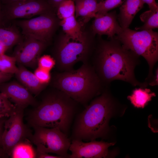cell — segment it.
Instances as JSON below:
<instances>
[{
  "label": "cell",
  "mask_w": 158,
  "mask_h": 158,
  "mask_svg": "<svg viewBox=\"0 0 158 158\" xmlns=\"http://www.w3.org/2000/svg\"><path fill=\"white\" fill-rule=\"evenodd\" d=\"M95 44L86 33L81 39H74L64 33L57 38L53 47L55 67L59 72H63L73 69L78 62L90 61Z\"/></svg>",
  "instance_id": "cell-5"
},
{
  "label": "cell",
  "mask_w": 158,
  "mask_h": 158,
  "mask_svg": "<svg viewBox=\"0 0 158 158\" xmlns=\"http://www.w3.org/2000/svg\"><path fill=\"white\" fill-rule=\"evenodd\" d=\"M30 140L36 146V150L53 153L62 158H69L68 150L71 143L68 136L57 128H48L34 126Z\"/></svg>",
  "instance_id": "cell-7"
},
{
  "label": "cell",
  "mask_w": 158,
  "mask_h": 158,
  "mask_svg": "<svg viewBox=\"0 0 158 158\" xmlns=\"http://www.w3.org/2000/svg\"><path fill=\"white\" fill-rule=\"evenodd\" d=\"M0 92L16 107L25 109L29 105L36 106L38 101L32 94L19 82L13 81L0 86Z\"/></svg>",
  "instance_id": "cell-13"
},
{
  "label": "cell",
  "mask_w": 158,
  "mask_h": 158,
  "mask_svg": "<svg viewBox=\"0 0 158 158\" xmlns=\"http://www.w3.org/2000/svg\"><path fill=\"white\" fill-rule=\"evenodd\" d=\"M56 10V15L60 20L75 16L74 2L73 0H65L60 4Z\"/></svg>",
  "instance_id": "cell-23"
},
{
  "label": "cell",
  "mask_w": 158,
  "mask_h": 158,
  "mask_svg": "<svg viewBox=\"0 0 158 158\" xmlns=\"http://www.w3.org/2000/svg\"><path fill=\"white\" fill-rule=\"evenodd\" d=\"M15 58L5 54L0 55V69L3 73L11 75L15 74L18 70L16 65Z\"/></svg>",
  "instance_id": "cell-24"
},
{
  "label": "cell",
  "mask_w": 158,
  "mask_h": 158,
  "mask_svg": "<svg viewBox=\"0 0 158 158\" xmlns=\"http://www.w3.org/2000/svg\"><path fill=\"white\" fill-rule=\"evenodd\" d=\"M14 23L7 27H0V41L7 50L16 45L23 39L24 36Z\"/></svg>",
  "instance_id": "cell-17"
},
{
  "label": "cell",
  "mask_w": 158,
  "mask_h": 158,
  "mask_svg": "<svg viewBox=\"0 0 158 158\" xmlns=\"http://www.w3.org/2000/svg\"><path fill=\"white\" fill-rule=\"evenodd\" d=\"M12 76L13 75L5 73L0 69V86L9 80Z\"/></svg>",
  "instance_id": "cell-30"
},
{
  "label": "cell",
  "mask_w": 158,
  "mask_h": 158,
  "mask_svg": "<svg viewBox=\"0 0 158 158\" xmlns=\"http://www.w3.org/2000/svg\"><path fill=\"white\" fill-rule=\"evenodd\" d=\"M59 25L64 33L73 39H81L86 33L83 30L81 24L77 20L75 16L60 20Z\"/></svg>",
  "instance_id": "cell-19"
},
{
  "label": "cell",
  "mask_w": 158,
  "mask_h": 158,
  "mask_svg": "<svg viewBox=\"0 0 158 158\" xmlns=\"http://www.w3.org/2000/svg\"><path fill=\"white\" fill-rule=\"evenodd\" d=\"M4 25V20L2 12V8L0 0V27H3Z\"/></svg>",
  "instance_id": "cell-36"
},
{
  "label": "cell",
  "mask_w": 158,
  "mask_h": 158,
  "mask_svg": "<svg viewBox=\"0 0 158 158\" xmlns=\"http://www.w3.org/2000/svg\"><path fill=\"white\" fill-rule=\"evenodd\" d=\"M144 4L141 0H125L121 6L118 16L120 25L122 29L128 28Z\"/></svg>",
  "instance_id": "cell-16"
},
{
  "label": "cell",
  "mask_w": 158,
  "mask_h": 158,
  "mask_svg": "<svg viewBox=\"0 0 158 158\" xmlns=\"http://www.w3.org/2000/svg\"><path fill=\"white\" fill-rule=\"evenodd\" d=\"M125 0H101L98 2L96 15H104L109 11L121 6Z\"/></svg>",
  "instance_id": "cell-26"
},
{
  "label": "cell",
  "mask_w": 158,
  "mask_h": 158,
  "mask_svg": "<svg viewBox=\"0 0 158 158\" xmlns=\"http://www.w3.org/2000/svg\"><path fill=\"white\" fill-rule=\"evenodd\" d=\"M141 20L144 23L142 26L135 28L137 30H152L158 27V9L146 11L140 16Z\"/></svg>",
  "instance_id": "cell-22"
},
{
  "label": "cell",
  "mask_w": 158,
  "mask_h": 158,
  "mask_svg": "<svg viewBox=\"0 0 158 158\" xmlns=\"http://www.w3.org/2000/svg\"><path fill=\"white\" fill-rule=\"evenodd\" d=\"M1 1L2 3L5 4H8L12 2L20 1H22L26 0H0Z\"/></svg>",
  "instance_id": "cell-37"
},
{
  "label": "cell",
  "mask_w": 158,
  "mask_h": 158,
  "mask_svg": "<svg viewBox=\"0 0 158 158\" xmlns=\"http://www.w3.org/2000/svg\"><path fill=\"white\" fill-rule=\"evenodd\" d=\"M60 20L52 11L31 19L15 20L25 36L30 37L49 43L59 25Z\"/></svg>",
  "instance_id": "cell-8"
},
{
  "label": "cell",
  "mask_w": 158,
  "mask_h": 158,
  "mask_svg": "<svg viewBox=\"0 0 158 158\" xmlns=\"http://www.w3.org/2000/svg\"><path fill=\"white\" fill-rule=\"evenodd\" d=\"M94 18L91 27L93 34L105 35L111 39L122 30L117 20L115 11L108 12L104 15H96Z\"/></svg>",
  "instance_id": "cell-14"
},
{
  "label": "cell",
  "mask_w": 158,
  "mask_h": 158,
  "mask_svg": "<svg viewBox=\"0 0 158 158\" xmlns=\"http://www.w3.org/2000/svg\"><path fill=\"white\" fill-rule=\"evenodd\" d=\"M24 109L17 107L15 112L5 121L1 144L8 157H10L16 145L27 139L30 140L33 134L31 130L24 123Z\"/></svg>",
  "instance_id": "cell-9"
},
{
  "label": "cell",
  "mask_w": 158,
  "mask_h": 158,
  "mask_svg": "<svg viewBox=\"0 0 158 158\" xmlns=\"http://www.w3.org/2000/svg\"><path fill=\"white\" fill-rule=\"evenodd\" d=\"M24 36L23 40L16 45L12 56L18 64L35 68L37 66L39 59L48 43L31 37Z\"/></svg>",
  "instance_id": "cell-11"
},
{
  "label": "cell",
  "mask_w": 158,
  "mask_h": 158,
  "mask_svg": "<svg viewBox=\"0 0 158 158\" xmlns=\"http://www.w3.org/2000/svg\"><path fill=\"white\" fill-rule=\"evenodd\" d=\"M18 64V70L15 74L18 80L32 94L36 96L39 95L47 85L41 83L34 73L28 70L25 66Z\"/></svg>",
  "instance_id": "cell-15"
},
{
  "label": "cell",
  "mask_w": 158,
  "mask_h": 158,
  "mask_svg": "<svg viewBox=\"0 0 158 158\" xmlns=\"http://www.w3.org/2000/svg\"><path fill=\"white\" fill-rule=\"evenodd\" d=\"M155 75L151 81L148 83V85L154 86L158 85V69H156L155 71Z\"/></svg>",
  "instance_id": "cell-33"
},
{
  "label": "cell",
  "mask_w": 158,
  "mask_h": 158,
  "mask_svg": "<svg viewBox=\"0 0 158 158\" xmlns=\"http://www.w3.org/2000/svg\"><path fill=\"white\" fill-rule=\"evenodd\" d=\"M115 144L95 140L84 142L82 140H72L69 148L71 152L69 158H106L108 155L109 147Z\"/></svg>",
  "instance_id": "cell-12"
},
{
  "label": "cell",
  "mask_w": 158,
  "mask_h": 158,
  "mask_svg": "<svg viewBox=\"0 0 158 158\" xmlns=\"http://www.w3.org/2000/svg\"><path fill=\"white\" fill-rule=\"evenodd\" d=\"M54 10L47 0H29L5 4L2 12L3 20L11 21L30 18Z\"/></svg>",
  "instance_id": "cell-10"
},
{
  "label": "cell",
  "mask_w": 158,
  "mask_h": 158,
  "mask_svg": "<svg viewBox=\"0 0 158 158\" xmlns=\"http://www.w3.org/2000/svg\"><path fill=\"white\" fill-rule=\"evenodd\" d=\"M36 158H62L59 156L50 155L48 153L43 152L37 151L36 150Z\"/></svg>",
  "instance_id": "cell-29"
},
{
  "label": "cell",
  "mask_w": 158,
  "mask_h": 158,
  "mask_svg": "<svg viewBox=\"0 0 158 158\" xmlns=\"http://www.w3.org/2000/svg\"><path fill=\"white\" fill-rule=\"evenodd\" d=\"M156 96L155 93L150 89L140 87L134 90L127 98L135 107L143 108Z\"/></svg>",
  "instance_id": "cell-20"
},
{
  "label": "cell",
  "mask_w": 158,
  "mask_h": 158,
  "mask_svg": "<svg viewBox=\"0 0 158 158\" xmlns=\"http://www.w3.org/2000/svg\"><path fill=\"white\" fill-rule=\"evenodd\" d=\"M30 140L21 142L13 149L10 157L13 158H36V149L35 150Z\"/></svg>",
  "instance_id": "cell-21"
},
{
  "label": "cell",
  "mask_w": 158,
  "mask_h": 158,
  "mask_svg": "<svg viewBox=\"0 0 158 158\" xmlns=\"http://www.w3.org/2000/svg\"><path fill=\"white\" fill-rule=\"evenodd\" d=\"M144 3L147 4L149 6L150 9L156 10L158 9V4L155 0H141Z\"/></svg>",
  "instance_id": "cell-31"
},
{
  "label": "cell",
  "mask_w": 158,
  "mask_h": 158,
  "mask_svg": "<svg viewBox=\"0 0 158 158\" xmlns=\"http://www.w3.org/2000/svg\"><path fill=\"white\" fill-rule=\"evenodd\" d=\"M0 158H8L2 148H0Z\"/></svg>",
  "instance_id": "cell-38"
},
{
  "label": "cell",
  "mask_w": 158,
  "mask_h": 158,
  "mask_svg": "<svg viewBox=\"0 0 158 158\" xmlns=\"http://www.w3.org/2000/svg\"><path fill=\"white\" fill-rule=\"evenodd\" d=\"M76 18L81 17L88 20L94 18L96 13L97 0H74Z\"/></svg>",
  "instance_id": "cell-18"
},
{
  "label": "cell",
  "mask_w": 158,
  "mask_h": 158,
  "mask_svg": "<svg viewBox=\"0 0 158 158\" xmlns=\"http://www.w3.org/2000/svg\"><path fill=\"white\" fill-rule=\"evenodd\" d=\"M50 83L51 87L63 92L84 107L106 87L90 61L83 63L76 70L54 73Z\"/></svg>",
  "instance_id": "cell-3"
},
{
  "label": "cell",
  "mask_w": 158,
  "mask_h": 158,
  "mask_svg": "<svg viewBox=\"0 0 158 158\" xmlns=\"http://www.w3.org/2000/svg\"><path fill=\"white\" fill-rule=\"evenodd\" d=\"M7 118H0V148L2 149L1 144V138L4 129L5 121Z\"/></svg>",
  "instance_id": "cell-34"
},
{
  "label": "cell",
  "mask_w": 158,
  "mask_h": 158,
  "mask_svg": "<svg viewBox=\"0 0 158 158\" xmlns=\"http://www.w3.org/2000/svg\"><path fill=\"white\" fill-rule=\"evenodd\" d=\"M44 91L40 101L27 116L28 125L32 127L57 128L68 136L80 104L54 87Z\"/></svg>",
  "instance_id": "cell-2"
},
{
  "label": "cell",
  "mask_w": 158,
  "mask_h": 158,
  "mask_svg": "<svg viewBox=\"0 0 158 158\" xmlns=\"http://www.w3.org/2000/svg\"><path fill=\"white\" fill-rule=\"evenodd\" d=\"M55 61L52 56L44 55L40 56L37 63L38 67L50 71L55 65Z\"/></svg>",
  "instance_id": "cell-27"
},
{
  "label": "cell",
  "mask_w": 158,
  "mask_h": 158,
  "mask_svg": "<svg viewBox=\"0 0 158 158\" xmlns=\"http://www.w3.org/2000/svg\"><path fill=\"white\" fill-rule=\"evenodd\" d=\"M105 87L75 116L71 140H93L104 137L107 132L108 122L114 107L113 100Z\"/></svg>",
  "instance_id": "cell-4"
},
{
  "label": "cell",
  "mask_w": 158,
  "mask_h": 158,
  "mask_svg": "<svg viewBox=\"0 0 158 158\" xmlns=\"http://www.w3.org/2000/svg\"><path fill=\"white\" fill-rule=\"evenodd\" d=\"M34 73L42 83L48 85L50 83L51 78L50 71L37 67Z\"/></svg>",
  "instance_id": "cell-28"
},
{
  "label": "cell",
  "mask_w": 158,
  "mask_h": 158,
  "mask_svg": "<svg viewBox=\"0 0 158 158\" xmlns=\"http://www.w3.org/2000/svg\"><path fill=\"white\" fill-rule=\"evenodd\" d=\"M17 107L0 92V118L9 117L16 111Z\"/></svg>",
  "instance_id": "cell-25"
},
{
  "label": "cell",
  "mask_w": 158,
  "mask_h": 158,
  "mask_svg": "<svg viewBox=\"0 0 158 158\" xmlns=\"http://www.w3.org/2000/svg\"><path fill=\"white\" fill-rule=\"evenodd\" d=\"M114 38L124 48L145 59L149 71L145 81L148 83L154 76L153 69L158 60V32L152 30L136 31L128 28L122 29Z\"/></svg>",
  "instance_id": "cell-6"
},
{
  "label": "cell",
  "mask_w": 158,
  "mask_h": 158,
  "mask_svg": "<svg viewBox=\"0 0 158 158\" xmlns=\"http://www.w3.org/2000/svg\"><path fill=\"white\" fill-rule=\"evenodd\" d=\"M54 9L56 10L60 4L65 0H47Z\"/></svg>",
  "instance_id": "cell-32"
},
{
  "label": "cell",
  "mask_w": 158,
  "mask_h": 158,
  "mask_svg": "<svg viewBox=\"0 0 158 158\" xmlns=\"http://www.w3.org/2000/svg\"><path fill=\"white\" fill-rule=\"evenodd\" d=\"M7 50L6 47L0 41V55L5 54Z\"/></svg>",
  "instance_id": "cell-35"
},
{
  "label": "cell",
  "mask_w": 158,
  "mask_h": 158,
  "mask_svg": "<svg viewBox=\"0 0 158 158\" xmlns=\"http://www.w3.org/2000/svg\"><path fill=\"white\" fill-rule=\"evenodd\" d=\"M139 56L124 48L114 38L101 40L95 48L90 63L103 85L109 87L115 80L128 82L134 86H148L147 83L138 81L134 70L139 64Z\"/></svg>",
  "instance_id": "cell-1"
}]
</instances>
